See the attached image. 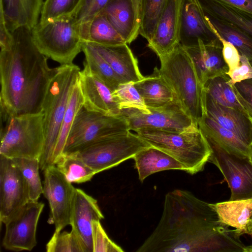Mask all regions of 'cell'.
<instances>
[{
  "instance_id": "1",
  "label": "cell",
  "mask_w": 252,
  "mask_h": 252,
  "mask_svg": "<svg viewBox=\"0 0 252 252\" xmlns=\"http://www.w3.org/2000/svg\"><path fill=\"white\" fill-rule=\"evenodd\" d=\"M241 233L219 221L211 204L175 189L165 197L155 229L136 252H244Z\"/></svg>"
},
{
  "instance_id": "2",
  "label": "cell",
  "mask_w": 252,
  "mask_h": 252,
  "mask_svg": "<svg viewBox=\"0 0 252 252\" xmlns=\"http://www.w3.org/2000/svg\"><path fill=\"white\" fill-rule=\"evenodd\" d=\"M11 32L10 44L0 53V110L10 116L39 112L55 68L35 45L31 29Z\"/></svg>"
},
{
  "instance_id": "3",
  "label": "cell",
  "mask_w": 252,
  "mask_h": 252,
  "mask_svg": "<svg viewBox=\"0 0 252 252\" xmlns=\"http://www.w3.org/2000/svg\"><path fill=\"white\" fill-rule=\"evenodd\" d=\"M80 68L74 63L55 68L42 105L45 138L39 158L40 169L55 165L53 154L61 126L73 88L79 79Z\"/></svg>"
},
{
  "instance_id": "4",
  "label": "cell",
  "mask_w": 252,
  "mask_h": 252,
  "mask_svg": "<svg viewBox=\"0 0 252 252\" xmlns=\"http://www.w3.org/2000/svg\"><path fill=\"white\" fill-rule=\"evenodd\" d=\"M135 132L151 146L180 161L191 175L204 170L212 153L206 137L196 125L183 131L141 128Z\"/></svg>"
},
{
  "instance_id": "5",
  "label": "cell",
  "mask_w": 252,
  "mask_h": 252,
  "mask_svg": "<svg viewBox=\"0 0 252 252\" xmlns=\"http://www.w3.org/2000/svg\"><path fill=\"white\" fill-rule=\"evenodd\" d=\"M159 60V72L175 92L194 123L198 125L204 113L205 91L190 56L179 44L169 55Z\"/></svg>"
},
{
  "instance_id": "6",
  "label": "cell",
  "mask_w": 252,
  "mask_h": 252,
  "mask_svg": "<svg viewBox=\"0 0 252 252\" xmlns=\"http://www.w3.org/2000/svg\"><path fill=\"white\" fill-rule=\"evenodd\" d=\"M44 113L17 115L1 120L0 155L39 160L44 142Z\"/></svg>"
},
{
  "instance_id": "7",
  "label": "cell",
  "mask_w": 252,
  "mask_h": 252,
  "mask_svg": "<svg viewBox=\"0 0 252 252\" xmlns=\"http://www.w3.org/2000/svg\"><path fill=\"white\" fill-rule=\"evenodd\" d=\"M81 26L72 16L38 22L32 29L33 40L47 58L60 64H71L82 51Z\"/></svg>"
},
{
  "instance_id": "8",
  "label": "cell",
  "mask_w": 252,
  "mask_h": 252,
  "mask_svg": "<svg viewBox=\"0 0 252 252\" xmlns=\"http://www.w3.org/2000/svg\"><path fill=\"white\" fill-rule=\"evenodd\" d=\"M151 146L129 131L98 139L68 154L81 158L98 173L133 158L139 152Z\"/></svg>"
},
{
  "instance_id": "9",
  "label": "cell",
  "mask_w": 252,
  "mask_h": 252,
  "mask_svg": "<svg viewBox=\"0 0 252 252\" xmlns=\"http://www.w3.org/2000/svg\"><path fill=\"white\" fill-rule=\"evenodd\" d=\"M129 131L127 122L122 115H105L83 106L76 116L63 154L77 151L98 139Z\"/></svg>"
},
{
  "instance_id": "10",
  "label": "cell",
  "mask_w": 252,
  "mask_h": 252,
  "mask_svg": "<svg viewBox=\"0 0 252 252\" xmlns=\"http://www.w3.org/2000/svg\"><path fill=\"white\" fill-rule=\"evenodd\" d=\"M207 140L212 150L208 161L218 168L227 183L231 191L229 200L252 198V161L249 157L231 152L212 140Z\"/></svg>"
},
{
  "instance_id": "11",
  "label": "cell",
  "mask_w": 252,
  "mask_h": 252,
  "mask_svg": "<svg viewBox=\"0 0 252 252\" xmlns=\"http://www.w3.org/2000/svg\"><path fill=\"white\" fill-rule=\"evenodd\" d=\"M148 108L144 112L134 108L121 110V114L126 119L130 130L151 128L183 131L196 125L178 98L161 107Z\"/></svg>"
},
{
  "instance_id": "12",
  "label": "cell",
  "mask_w": 252,
  "mask_h": 252,
  "mask_svg": "<svg viewBox=\"0 0 252 252\" xmlns=\"http://www.w3.org/2000/svg\"><path fill=\"white\" fill-rule=\"evenodd\" d=\"M43 194L48 201L50 216L49 222L54 224L55 232L70 225L72 203L75 188L55 165L44 171Z\"/></svg>"
},
{
  "instance_id": "13",
  "label": "cell",
  "mask_w": 252,
  "mask_h": 252,
  "mask_svg": "<svg viewBox=\"0 0 252 252\" xmlns=\"http://www.w3.org/2000/svg\"><path fill=\"white\" fill-rule=\"evenodd\" d=\"M44 207L42 202L29 201L7 220L2 241L5 249L30 251L36 246L37 223Z\"/></svg>"
},
{
  "instance_id": "14",
  "label": "cell",
  "mask_w": 252,
  "mask_h": 252,
  "mask_svg": "<svg viewBox=\"0 0 252 252\" xmlns=\"http://www.w3.org/2000/svg\"><path fill=\"white\" fill-rule=\"evenodd\" d=\"M30 201L26 181L12 159L0 155V220H7Z\"/></svg>"
},
{
  "instance_id": "15",
  "label": "cell",
  "mask_w": 252,
  "mask_h": 252,
  "mask_svg": "<svg viewBox=\"0 0 252 252\" xmlns=\"http://www.w3.org/2000/svg\"><path fill=\"white\" fill-rule=\"evenodd\" d=\"M182 0H166L148 46L159 59L172 52L180 44L179 31Z\"/></svg>"
},
{
  "instance_id": "16",
  "label": "cell",
  "mask_w": 252,
  "mask_h": 252,
  "mask_svg": "<svg viewBox=\"0 0 252 252\" xmlns=\"http://www.w3.org/2000/svg\"><path fill=\"white\" fill-rule=\"evenodd\" d=\"M104 219L97 200L83 190L75 188L70 225L85 252H93L92 222Z\"/></svg>"
},
{
  "instance_id": "17",
  "label": "cell",
  "mask_w": 252,
  "mask_h": 252,
  "mask_svg": "<svg viewBox=\"0 0 252 252\" xmlns=\"http://www.w3.org/2000/svg\"><path fill=\"white\" fill-rule=\"evenodd\" d=\"M217 37L212 31L198 0H182L179 31L180 44L184 47L208 43Z\"/></svg>"
},
{
  "instance_id": "18",
  "label": "cell",
  "mask_w": 252,
  "mask_h": 252,
  "mask_svg": "<svg viewBox=\"0 0 252 252\" xmlns=\"http://www.w3.org/2000/svg\"><path fill=\"white\" fill-rule=\"evenodd\" d=\"M79 83L85 109L108 115H121L113 92L85 64L79 72Z\"/></svg>"
},
{
  "instance_id": "19",
  "label": "cell",
  "mask_w": 252,
  "mask_h": 252,
  "mask_svg": "<svg viewBox=\"0 0 252 252\" xmlns=\"http://www.w3.org/2000/svg\"><path fill=\"white\" fill-rule=\"evenodd\" d=\"M184 48L193 63L203 87L208 80L228 72L222 56V44L218 38L206 43L199 40L195 46Z\"/></svg>"
},
{
  "instance_id": "20",
  "label": "cell",
  "mask_w": 252,
  "mask_h": 252,
  "mask_svg": "<svg viewBox=\"0 0 252 252\" xmlns=\"http://www.w3.org/2000/svg\"><path fill=\"white\" fill-rule=\"evenodd\" d=\"M203 102L204 113L208 117L233 132L250 148L252 144V120L247 112L217 103L205 91Z\"/></svg>"
},
{
  "instance_id": "21",
  "label": "cell",
  "mask_w": 252,
  "mask_h": 252,
  "mask_svg": "<svg viewBox=\"0 0 252 252\" xmlns=\"http://www.w3.org/2000/svg\"><path fill=\"white\" fill-rule=\"evenodd\" d=\"M90 43L109 64L121 84L135 83L144 78L137 59L127 44L105 46Z\"/></svg>"
},
{
  "instance_id": "22",
  "label": "cell",
  "mask_w": 252,
  "mask_h": 252,
  "mask_svg": "<svg viewBox=\"0 0 252 252\" xmlns=\"http://www.w3.org/2000/svg\"><path fill=\"white\" fill-rule=\"evenodd\" d=\"M129 44L139 34L140 18L133 0H112L101 11Z\"/></svg>"
},
{
  "instance_id": "23",
  "label": "cell",
  "mask_w": 252,
  "mask_h": 252,
  "mask_svg": "<svg viewBox=\"0 0 252 252\" xmlns=\"http://www.w3.org/2000/svg\"><path fill=\"white\" fill-rule=\"evenodd\" d=\"M43 0H0V13L12 32L21 27L31 29L39 22Z\"/></svg>"
},
{
  "instance_id": "24",
  "label": "cell",
  "mask_w": 252,
  "mask_h": 252,
  "mask_svg": "<svg viewBox=\"0 0 252 252\" xmlns=\"http://www.w3.org/2000/svg\"><path fill=\"white\" fill-rule=\"evenodd\" d=\"M220 221L252 238V198L211 204Z\"/></svg>"
},
{
  "instance_id": "25",
  "label": "cell",
  "mask_w": 252,
  "mask_h": 252,
  "mask_svg": "<svg viewBox=\"0 0 252 252\" xmlns=\"http://www.w3.org/2000/svg\"><path fill=\"white\" fill-rule=\"evenodd\" d=\"M134 86L148 107H161L178 98L157 67L152 74L134 83Z\"/></svg>"
},
{
  "instance_id": "26",
  "label": "cell",
  "mask_w": 252,
  "mask_h": 252,
  "mask_svg": "<svg viewBox=\"0 0 252 252\" xmlns=\"http://www.w3.org/2000/svg\"><path fill=\"white\" fill-rule=\"evenodd\" d=\"M133 158L141 182L150 175L161 171L179 170L185 171L184 165L180 161L153 146L139 152Z\"/></svg>"
},
{
  "instance_id": "27",
  "label": "cell",
  "mask_w": 252,
  "mask_h": 252,
  "mask_svg": "<svg viewBox=\"0 0 252 252\" xmlns=\"http://www.w3.org/2000/svg\"><path fill=\"white\" fill-rule=\"evenodd\" d=\"M206 15L231 25L252 36V14L220 0H198Z\"/></svg>"
},
{
  "instance_id": "28",
  "label": "cell",
  "mask_w": 252,
  "mask_h": 252,
  "mask_svg": "<svg viewBox=\"0 0 252 252\" xmlns=\"http://www.w3.org/2000/svg\"><path fill=\"white\" fill-rule=\"evenodd\" d=\"M81 25V34L83 42L105 46L126 43L102 12Z\"/></svg>"
},
{
  "instance_id": "29",
  "label": "cell",
  "mask_w": 252,
  "mask_h": 252,
  "mask_svg": "<svg viewBox=\"0 0 252 252\" xmlns=\"http://www.w3.org/2000/svg\"><path fill=\"white\" fill-rule=\"evenodd\" d=\"M198 126L207 139L213 140L228 151L249 156L248 146L235 133L220 126L205 113Z\"/></svg>"
},
{
  "instance_id": "30",
  "label": "cell",
  "mask_w": 252,
  "mask_h": 252,
  "mask_svg": "<svg viewBox=\"0 0 252 252\" xmlns=\"http://www.w3.org/2000/svg\"><path fill=\"white\" fill-rule=\"evenodd\" d=\"M83 106L84 100L78 79L70 94L68 105L60 129L53 154V159L54 164H55V162L63 154L76 116Z\"/></svg>"
},
{
  "instance_id": "31",
  "label": "cell",
  "mask_w": 252,
  "mask_h": 252,
  "mask_svg": "<svg viewBox=\"0 0 252 252\" xmlns=\"http://www.w3.org/2000/svg\"><path fill=\"white\" fill-rule=\"evenodd\" d=\"M82 51L85 57L84 64L112 92L116 90L121 83L107 61L89 42H83Z\"/></svg>"
},
{
  "instance_id": "32",
  "label": "cell",
  "mask_w": 252,
  "mask_h": 252,
  "mask_svg": "<svg viewBox=\"0 0 252 252\" xmlns=\"http://www.w3.org/2000/svg\"><path fill=\"white\" fill-rule=\"evenodd\" d=\"M211 26L224 39L232 43L241 55L252 61V36L238 28L206 15Z\"/></svg>"
},
{
  "instance_id": "33",
  "label": "cell",
  "mask_w": 252,
  "mask_h": 252,
  "mask_svg": "<svg viewBox=\"0 0 252 252\" xmlns=\"http://www.w3.org/2000/svg\"><path fill=\"white\" fill-rule=\"evenodd\" d=\"M55 165L71 183L88 182L97 174L82 159L70 154H62Z\"/></svg>"
},
{
  "instance_id": "34",
  "label": "cell",
  "mask_w": 252,
  "mask_h": 252,
  "mask_svg": "<svg viewBox=\"0 0 252 252\" xmlns=\"http://www.w3.org/2000/svg\"><path fill=\"white\" fill-rule=\"evenodd\" d=\"M229 79L226 74L212 78L206 83L204 90L217 103L247 112L239 102L232 86L228 83Z\"/></svg>"
},
{
  "instance_id": "35",
  "label": "cell",
  "mask_w": 252,
  "mask_h": 252,
  "mask_svg": "<svg viewBox=\"0 0 252 252\" xmlns=\"http://www.w3.org/2000/svg\"><path fill=\"white\" fill-rule=\"evenodd\" d=\"M11 159L19 168L26 181L30 201H38L43 193V187L39 174V159L24 158Z\"/></svg>"
},
{
  "instance_id": "36",
  "label": "cell",
  "mask_w": 252,
  "mask_h": 252,
  "mask_svg": "<svg viewBox=\"0 0 252 252\" xmlns=\"http://www.w3.org/2000/svg\"><path fill=\"white\" fill-rule=\"evenodd\" d=\"M81 1L82 0H45L39 23L73 16Z\"/></svg>"
},
{
  "instance_id": "37",
  "label": "cell",
  "mask_w": 252,
  "mask_h": 252,
  "mask_svg": "<svg viewBox=\"0 0 252 252\" xmlns=\"http://www.w3.org/2000/svg\"><path fill=\"white\" fill-rule=\"evenodd\" d=\"M166 0H142L139 34L149 42Z\"/></svg>"
},
{
  "instance_id": "38",
  "label": "cell",
  "mask_w": 252,
  "mask_h": 252,
  "mask_svg": "<svg viewBox=\"0 0 252 252\" xmlns=\"http://www.w3.org/2000/svg\"><path fill=\"white\" fill-rule=\"evenodd\" d=\"M112 94L120 110L134 108L142 112L148 110L133 82L120 84Z\"/></svg>"
},
{
  "instance_id": "39",
  "label": "cell",
  "mask_w": 252,
  "mask_h": 252,
  "mask_svg": "<svg viewBox=\"0 0 252 252\" xmlns=\"http://www.w3.org/2000/svg\"><path fill=\"white\" fill-rule=\"evenodd\" d=\"M47 252H85L75 233L54 232L46 247Z\"/></svg>"
},
{
  "instance_id": "40",
  "label": "cell",
  "mask_w": 252,
  "mask_h": 252,
  "mask_svg": "<svg viewBox=\"0 0 252 252\" xmlns=\"http://www.w3.org/2000/svg\"><path fill=\"white\" fill-rule=\"evenodd\" d=\"M93 252H123L124 250L107 236L100 221L92 222Z\"/></svg>"
},
{
  "instance_id": "41",
  "label": "cell",
  "mask_w": 252,
  "mask_h": 252,
  "mask_svg": "<svg viewBox=\"0 0 252 252\" xmlns=\"http://www.w3.org/2000/svg\"><path fill=\"white\" fill-rule=\"evenodd\" d=\"M112 0H82L73 17L80 24L85 23L101 12Z\"/></svg>"
},
{
  "instance_id": "42",
  "label": "cell",
  "mask_w": 252,
  "mask_h": 252,
  "mask_svg": "<svg viewBox=\"0 0 252 252\" xmlns=\"http://www.w3.org/2000/svg\"><path fill=\"white\" fill-rule=\"evenodd\" d=\"M208 22L212 31L222 44L223 58L228 67L227 72H230L240 65L241 55L238 49L232 43L222 38L213 28L208 21Z\"/></svg>"
},
{
  "instance_id": "43",
  "label": "cell",
  "mask_w": 252,
  "mask_h": 252,
  "mask_svg": "<svg viewBox=\"0 0 252 252\" xmlns=\"http://www.w3.org/2000/svg\"><path fill=\"white\" fill-rule=\"evenodd\" d=\"M232 88L239 102L252 120V79L236 83Z\"/></svg>"
},
{
  "instance_id": "44",
  "label": "cell",
  "mask_w": 252,
  "mask_h": 252,
  "mask_svg": "<svg viewBox=\"0 0 252 252\" xmlns=\"http://www.w3.org/2000/svg\"><path fill=\"white\" fill-rule=\"evenodd\" d=\"M240 62L238 67L226 73L230 78L228 83L231 86L244 80L252 79V66L249 60L246 56L241 55Z\"/></svg>"
},
{
  "instance_id": "45",
  "label": "cell",
  "mask_w": 252,
  "mask_h": 252,
  "mask_svg": "<svg viewBox=\"0 0 252 252\" xmlns=\"http://www.w3.org/2000/svg\"><path fill=\"white\" fill-rule=\"evenodd\" d=\"M12 40L11 32L7 29L3 17L0 13V49L7 47Z\"/></svg>"
},
{
  "instance_id": "46",
  "label": "cell",
  "mask_w": 252,
  "mask_h": 252,
  "mask_svg": "<svg viewBox=\"0 0 252 252\" xmlns=\"http://www.w3.org/2000/svg\"><path fill=\"white\" fill-rule=\"evenodd\" d=\"M224 3L252 14V0H220Z\"/></svg>"
},
{
  "instance_id": "47",
  "label": "cell",
  "mask_w": 252,
  "mask_h": 252,
  "mask_svg": "<svg viewBox=\"0 0 252 252\" xmlns=\"http://www.w3.org/2000/svg\"><path fill=\"white\" fill-rule=\"evenodd\" d=\"M137 12L140 16H141V5L142 0H133Z\"/></svg>"
},
{
  "instance_id": "48",
  "label": "cell",
  "mask_w": 252,
  "mask_h": 252,
  "mask_svg": "<svg viewBox=\"0 0 252 252\" xmlns=\"http://www.w3.org/2000/svg\"><path fill=\"white\" fill-rule=\"evenodd\" d=\"M244 252H252V245L246 246Z\"/></svg>"
},
{
  "instance_id": "49",
  "label": "cell",
  "mask_w": 252,
  "mask_h": 252,
  "mask_svg": "<svg viewBox=\"0 0 252 252\" xmlns=\"http://www.w3.org/2000/svg\"><path fill=\"white\" fill-rule=\"evenodd\" d=\"M249 157L252 161V144L250 146V151L249 153Z\"/></svg>"
},
{
  "instance_id": "50",
  "label": "cell",
  "mask_w": 252,
  "mask_h": 252,
  "mask_svg": "<svg viewBox=\"0 0 252 252\" xmlns=\"http://www.w3.org/2000/svg\"><path fill=\"white\" fill-rule=\"evenodd\" d=\"M250 63H251V64L252 66V61L250 62Z\"/></svg>"
}]
</instances>
